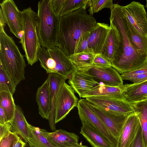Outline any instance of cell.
<instances>
[{
  "label": "cell",
  "instance_id": "32",
  "mask_svg": "<svg viewBox=\"0 0 147 147\" xmlns=\"http://www.w3.org/2000/svg\"><path fill=\"white\" fill-rule=\"evenodd\" d=\"M87 5L89 7L88 11L90 15H92L104 8H109L111 10L114 4L112 0H88Z\"/></svg>",
  "mask_w": 147,
  "mask_h": 147
},
{
  "label": "cell",
  "instance_id": "29",
  "mask_svg": "<svg viewBox=\"0 0 147 147\" xmlns=\"http://www.w3.org/2000/svg\"><path fill=\"white\" fill-rule=\"evenodd\" d=\"M13 95L7 92L0 93V106L3 109L7 122H10L13 119L16 110Z\"/></svg>",
  "mask_w": 147,
  "mask_h": 147
},
{
  "label": "cell",
  "instance_id": "34",
  "mask_svg": "<svg viewBox=\"0 0 147 147\" xmlns=\"http://www.w3.org/2000/svg\"><path fill=\"white\" fill-rule=\"evenodd\" d=\"M91 66L96 67H112L111 61L101 53L96 54Z\"/></svg>",
  "mask_w": 147,
  "mask_h": 147
},
{
  "label": "cell",
  "instance_id": "38",
  "mask_svg": "<svg viewBox=\"0 0 147 147\" xmlns=\"http://www.w3.org/2000/svg\"><path fill=\"white\" fill-rule=\"evenodd\" d=\"M65 0H50L51 6L54 13L59 16Z\"/></svg>",
  "mask_w": 147,
  "mask_h": 147
},
{
  "label": "cell",
  "instance_id": "19",
  "mask_svg": "<svg viewBox=\"0 0 147 147\" xmlns=\"http://www.w3.org/2000/svg\"><path fill=\"white\" fill-rule=\"evenodd\" d=\"M46 135L49 142L55 147H70L79 144L77 135L63 129L57 130L52 132L47 131Z\"/></svg>",
  "mask_w": 147,
  "mask_h": 147
},
{
  "label": "cell",
  "instance_id": "13",
  "mask_svg": "<svg viewBox=\"0 0 147 147\" xmlns=\"http://www.w3.org/2000/svg\"><path fill=\"white\" fill-rule=\"evenodd\" d=\"M0 5L10 31L19 38V35L22 31L21 11L13 0H3Z\"/></svg>",
  "mask_w": 147,
  "mask_h": 147
},
{
  "label": "cell",
  "instance_id": "33",
  "mask_svg": "<svg viewBox=\"0 0 147 147\" xmlns=\"http://www.w3.org/2000/svg\"><path fill=\"white\" fill-rule=\"evenodd\" d=\"M90 32L85 33L80 37L77 45L76 53L91 50L89 48L88 38Z\"/></svg>",
  "mask_w": 147,
  "mask_h": 147
},
{
  "label": "cell",
  "instance_id": "1",
  "mask_svg": "<svg viewBox=\"0 0 147 147\" xmlns=\"http://www.w3.org/2000/svg\"><path fill=\"white\" fill-rule=\"evenodd\" d=\"M59 17L58 47L68 57L76 53L80 37L92 30L97 22L84 7Z\"/></svg>",
  "mask_w": 147,
  "mask_h": 147
},
{
  "label": "cell",
  "instance_id": "20",
  "mask_svg": "<svg viewBox=\"0 0 147 147\" xmlns=\"http://www.w3.org/2000/svg\"><path fill=\"white\" fill-rule=\"evenodd\" d=\"M109 29L108 24L98 22L90 31L88 38L89 48L95 54L100 53Z\"/></svg>",
  "mask_w": 147,
  "mask_h": 147
},
{
  "label": "cell",
  "instance_id": "2",
  "mask_svg": "<svg viewBox=\"0 0 147 147\" xmlns=\"http://www.w3.org/2000/svg\"><path fill=\"white\" fill-rule=\"evenodd\" d=\"M111 11L110 20H111L117 27L121 40L120 53L111 62L112 67L122 74L145 66L147 64V55L138 51L131 44L127 35L121 6L114 4Z\"/></svg>",
  "mask_w": 147,
  "mask_h": 147
},
{
  "label": "cell",
  "instance_id": "26",
  "mask_svg": "<svg viewBox=\"0 0 147 147\" xmlns=\"http://www.w3.org/2000/svg\"><path fill=\"white\" fill-rule=\"evenodd\" d=\"M123 16L127 35L131 44L138 51L142 54L147 55V37L140 34Z\"/></svg>",
  "mask_w": 147,
  "mask_h": 147
},
{
  "label": "cell",
  "instance_id": "15",
  "mask_svg": "<svg viewBox=\"0 0 147 147\" xmlns=\"http://www.w3.org/2000/svg\"><path fill=\"white\" fill-rule=\"evenodd\" d=\"M68 79V83L80 98L84 93L100 84L90 76L77 70L70 75Z\"/></svg>",
  "mask_w": 147,
  "mask_h": 147
},
{
  "label": "cell",
  "instance_id": "22",
  "mask_svg": "<svg viewBox=\"0 0 147 147\" xmlns=\"http://www.w3.org/2000/svg\"><path fill=\"white\" fill-rule=\"evenodd\" d=\"M123 93L125 100L130 104L147 100V80L124 85Z\"/></svg>",
  "mask_w": 147,
  "mask_h": 147
},
{
  "label": "cell",
  "instance_id": "40",
  "mask_svg": "<svg viewBox=\"0 0 147 147\" xmlns=\"http://www.w3.org/2000/svg\"><path fill=\"white\" fill-rule=\"evenodd\" d=\"M6 24L5 20L1 9L0 8V32L4 31Z\"/></svg>",
  "mask_w": 147,
  "mask_h": 147
},
{
  "label": "cell",
  "instance_id": "4",
  "mask_svg": "<svg viewBox=\"0 0 147 147\" xmlns=\"http://www.w3.org/2000/svg\"><path fill=\"white\" fill-rule=\"evenodd\" d=\"M37 31L42 47L46 49L58 47L59 17L54 12L50 0H42L38 4Z\"/></svg>",
  "mask_w": 147,
  "mask_h": 147
},
{
  "label": "cell",
  "instance_id": "24",
  "mask_svg": "<svg viewBox=\"0 0 147 147\" xmlns=\"http://www.w3.org/2000/svg\"><path fill=\"white\" fill-rule=\"evenodd\" d=\"M11 132L20 136L26 143L28 139L29 123L27 121L21 108L16 105L15 115L13 120L9 122Z\"/></svg>",
  "mask_w": 147,
  "mask_h": 147
},
{
  "label": "cell",
  "instance_id": "12",
  "mask_svg": "<svg viewBox=\"0 0 147 147\" xmlns=\"http://www.w3.org/2000/svg\"><path fill=\"white\" fill-rule=\"evenodd\" d=\"M86 100L103 110L129 116L134 113L131 104L125 100L105 96L87 97Z\"/></svg>",
  "mask_w": 147,
  "mask_h": 147
},
{
  "label": "cell",
  "instance_id": "5",
  "mask_svg": "<svg viewBox=\"0 0 147 147\" xmlns=\"http://www.w3.org/2000/svg\"><path fill=\"white\" fill-rule=\"evenodd\" d=\"M21 12L22 31L19 35L28 64L33 65L38 61V55L41 47L37 28L36 13L30 7Z\"/></svg>",
  "mask_w": 147,
  "mask_h": 147
},
{
  "label": "cell",
  "instance_id": "11",
  "mask_svg": "<svg viewBox=\"0 0 147 147\" xmlns=\"http://www.w3.org/2000/svg\"><path fill=\"white\" fill-rule=\"evenodd\" d=\"M77 70L90 76L100 84L101 82L103 84L113 86L123 84L121 75L112 67L90 66Z\"/></svg>",
  "mask_w": 147,
  "mask_h": 147
},
{
  "label": "cell",
  "instance_id": "9",
  "mask_svg": "<svg viewBox=\"0 0 147 147\" xmlns=\"http://www.w3.org/2000/svg\"><path fill=\"white\" fill-rule=\"evenodd\" d=\"M87 102L90 109L117 140L128 116L106 111L89 102Z\"/></svg>",
  "mask_w": 147,
  "mask_h": 147
},
{
  "label": "cell",
  "instance_id": "10",
  "mask_svg": "<svg viewBox=\"0 0 147 147\" xmlns=\"http://www.w3.org/2000/svg\"><path fill=\"white\" fill-rule=\"evenodd\" d=\"M121 9L124 16L134 28L147 37V14L144 5L134 1L125 6H121Z\"/></svg>",
  "mask_w": 147,
  "mask_h": 147
},
{
  "label": "cell",
  "instance_id": "17",
  "mask_svg": "<svg viewBox=\"0 0 147 147\" xmlns=\"http://www.w3.org/2000/svg\"><path fill=\"white\" fill-rule=\"evenodd\" d=\"M49 83L51 100V111L49 123L51 129L56 130L54 122L55 108L58 94L61 87L67 78L55 73L48 74L47 78Z\"/></svg>",
  "mask_w": 147,
  "mask_h": 147
},
{
  "label": "cell",
  "instance_id": "31",
  "mask_svg": "<svg viewBox=\"0 0 147 147\" xmlns=\"http://www.w3.org/2000/svg\"><path fill=\"white\" fill-rule=\"evenodd\" d=\"M88 0H65L59 16L71 13L81 7H86Z\"/></svg>",
  "mask_w": 147,
  "mask_h": 147
},
{
  "label": "cell",
  "instance_id": "7",
  "mask_svg": "<svg viewBox=\"0 0 147 147\" xmlns=\"http://www.w3.org/2000/svg\"><path fill=\"white\" fill-rule=\"evenodd\" d=\"M75 91L65 82L62 85L57 98L54 113L55 124L64 118L75 107L79 100L76 96Z\"/></svg>",
  "mask_w": 147,
  "mask_h": 147
},
{
  "label": "cell",
  "instance_id": "36",
  "mask_svg": "<svg viewBox=\"0 0 147 147\" xmlns=\"http://www.w3.org/2000/svg\"><path fill=\"white\" fill-rule=\"evenodd\" d=\"M20 138L16 134L11 132L7 136L0 140V147H12L14 142Z\"/></svg>",
  "mask_w": 147,
  "mask_h": 147
},
{
  "label": "cell",
  "instance_id": "27",
  "mask_svg": "<svg viewBox=\"0 0 147 147\" xmlns=\"http://www.w3.org/2000/svg\"><path fill=\"white\" fill-rule=\"evenodd\" d=\"M131 104L140 123L144 147H147V100Z\"/></svg>",
  "mask_w": 147,
  "mask_h": 147
},
{
  "label": "cell",
  "instance_id": "3",
  "mask_svg": "<svg viewBox=\"0 0 147 147\" xmlns=\"http://www.w3.org/2000/svg\"><path fill=\"white\" fill-rule=\"evenodd\" d=\"M0 63L17 85L25 79L26 65L23 56L12 37L0 32Z\"/></svg>",
  "mask_w": 147,
  "mask_h": 147
},
{
  "label": "cell",
  "instance_id": "28",
  "mask_svg": "<svg viewBox=\"0 0 147 147\" xmlns=\"http://www.w3.org/2000/svg\"><path fill=\"white\" fill-rule=\"evenodd\" d=\"M95 54L91 50L75 53L68 57L77 70L91 66Z\"/></svg>",
  "mask_w": 147,
  "mask_h": 147
},
{
  "label": "cell",
  "instance_id": "37",
  "mask_svg": "<svg viewBox=\"0 0 147 147\" xmlns=\"http://www.w3.org/2000/svg\"><path fill=\"white\" fill-rule=\"evenodd\" d=\"M128 147H144L141 126L134 139Z\"/></svg>",
  "mask_w": 147,
  "mask_h": 147
},
{
  "label": "cell",
  "instance_id": "41",
  "mask_svg": "<svg viewBox=\"0 0 147 147\" xmlns=\"http://www.w3.org/2000/svg\"><path fill=\"white\" fill-rule=\"evenodd\" d=\"M7 122L4 111L3 108L0 106V124L3 125Z\"/></svg>",
  "mask_w": 147,
  "mask_h": 147
},
{
  "label": "cell",
  "instance_id": "43",
  "mask_svg": "<svg viewBox=\"0 0 147 147\" xmlns=\"http://www.w3.org/2000/svg\"><path fill=\"white\" fill-rule=\"evenodd\" d=\"M70 147H88V146L86 145H83L82 144H79L78 145Z\"/></svg>",
  "mask_w": 147,
  "mask_h": 147
},
{
  "label": "cell",
  "instance_id": "18",
  "mask_svg": "<svg viewBox=\"0 0 147 147\" xmlns=\"http://www.w3.org/2000/svg\"><path fill=\"white\" fill-rule=\"evenodd\" d=\"M36 100L39 114L43 118L49 120L51 111V100L49 83L48 78L38 88Z\"/></svg>",
  "mask_w": 147,
  "mask_h": 147
},
{
  "label": "cell",
  "instance_id": "23",
  "mask_svg": "<svg viewBox=\"0 0 147 147\" xmlns=\"http://www.w3.org/2000/svg\"><path fill=\"white\" fill-rule=\"evenodd\" d=\"M80 133L93 147H114L102 134L92 126L82 123Z\"/></svg>",
  "mask_w": 147,
  "mask_h": 147
},
{
  "label": "cell",
  "instance_id": "21",
  "mask_svg": "<svg viewBox=\"0 0 147 147\" xmlns=\"http://www.w3.org/2000/svg\"><path fill=\"white\" fill-rule=\"evenodd\" d=\"M124 85L113 86L100 84L88 90L82 95V97L96 96H105L115 99L125 100L123 93Z\"/></svg>",
  "mask_w": 147,
  "mask_h": 147
},
{
  "label": "cell",
  "instance_id": "6",
  "mask_svg": "<svg viewBox=\"0 0 147 147\" xmlns=\"http://www.w3.org/2000/svg\"><path fill=\"white\" fill-rule=\"evenodd\" d=\"M41 67L47 73H55L68 78L76 68L58 47L46 49L41 47L38 53Z\"/></svg>",
  "mask_w": 147,
  "mask_h": 147
},
{
  "label": "cell",
  "instance_id": "42",
  "mask_svg": "<svg viewBox=\"0 0 147 147\" xmlns=\"http://www.w3.org/2000/svg\"><path fill=\"white\" fill-rule=\"evenodd\" d=\"M26 143H25L20 137L14 142L12 147H24Z\"/></svg>",
  "mask_w": 147,
  "mask_h": 147
},
{
  "label": "cell",
  "instance_id": "39",
  "mask_svg": "<svg viewBox=\"0 0 147 147\" xmlns=\"http://www.w3.org/2000/svg\"><path fill=\"white\" fill-rule=\"evenodd\" d=\"M11 125L9 122L0 124V140L7 136L11 132Z\"/></svg>",
  "mask_w": 147,
  "mask_h": 147
},
{
  "label": "cell",
  "instance_id": "35",
  "mask_svg": "<svg viewBox=\"0 0 147 147\" xmlns=\"http://www.w3.org/2000/svg\"><path fill=\"white\" fill-rule=\"evenodd\" d=\"M121 76L123 80H129L135 84L147 80V72L134 75H129L125 73L122 74Z\"/></svg>",
  "mask_w": 147,
  "mask_h": 147
},
{
  "label": "cell",
  "instance_id": "14",
  "mask_svg": "<svg viewBox=\"0 0 147 147\" xmlns=\"http://www.w3.org/2000/svg\"><path fill=\"white\" fill-rule=\"evenodd\" d=\"M110 21L109 29L100 53L111 62L120 53L121 40L117 27L111 20Z\"/></svg>",
  "mask_w": 147,
  "mask_h": 147
},
{
  "label": "cell",
  "instance_id": "30",
  "mask_svg": "<svg viewBox=\"0 0 147 147\" xmlns=\"http://www.w3.org/2000/svg\"><path fill=\"white\" fill-rule=\"evenodd\" d=\"M17 85L13 82L0 63V93L7 92L13 94Z\"/></svg>",
  "mask_w": 147,
  "mask_h": 147
},
{
  "label": "cell",
  "instance_id": "25",
  "mask_svg": "<svg viewBox=\"0 0 147 147\" xmlns=\"http://www.w3.org/2000/svg\"><path fill=\"white\" fill-rule=\"evenodd\" d=\"M28 143L30 147H55L48 140L45 129L34 126L29 123Z\"/></svg>",
  "mask_w": 147,
  "mask_h": 147
},
{
  "label": "cell",
  "instance_id": "16",
  "mask_svg": "<svg viewBox=\"0 0 147 147\" xmlns=\"http://www.w3.org/2000/svg\"><path fill=\"white\" fill-rule=\"evenodd\" d=\"M140 126L139 120L135 113L128 116L118 139L116 147H128Z\"/></svg>",
  "mask_w": 147,
  "mask_h": 147
},
{
  "label": "cell",
  "instance_id": "44",
  "mask_svg": "<svg viewBox=\"0 0 147 147\" xmlns=\"http://www.w3.org/2000/svg\"><path fill=\"white\" fill-rule=\"evenodd\" d=\"M145 7H146V8L147 9V0L146 1V4L145 6Z\"/></svg>",
  "mask_w": 147,
  "mask_h": 147
},
{
  "label": "cell",
  "instance_id": "8",
  "mask_svg": "<svg viewBox=\"0 0 147 147\" xmlns=\"http://www.w3.org/2000/svg\"><path fill=\"white\" fill-rule=\"evenodd\" d=\"M77 107L82 123H86L93 127L103 135L114 147H116L117 140L112 135L97 115L90 109L86 99L80 100Z\"/></svg>",
  "mask_w": 147,
  "mask_h": 147
}]
</instances>
